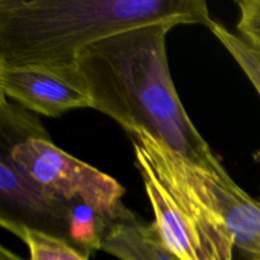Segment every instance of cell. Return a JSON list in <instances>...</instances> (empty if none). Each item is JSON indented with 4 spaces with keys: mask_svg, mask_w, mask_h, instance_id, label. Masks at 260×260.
Masks as SVG:
<instances>
[{
    "mask_svg": "<svg viewBox=\"0 0 260 260\" xmlns=\"http://www.w3.org/2000/svg\"><path fill=\"white\" fill-rule=\"evenodd\" d=\"M175 22L140 25L84 48L76 66L93 109L127 134L145 129L179 156L207 167L216 155L198 132L177 93L167 55Z\"/></svg>",
    "mask_w": 260,
    "mask_h": 260,
    "instance_id": "1",
    "label": "cell"
},
{
    "mask_svg": "<svg viewBox=\"0 0 260 260\" xmlns=\"http://www.w3.org/2000/svg\"><path fill=\"white\" fill-rule=\"evenodd\" d=\"M160 22L213 19L205 0H0V66L78 75V56L112 35Z\"/></svg>",
    "mask_w": 260,
    "mask_h": 260,
    "instance_id": "2",
    "label": "cell"
},
{
    "mask_svg": "<svg viewBox=\"0 0 260 260\" xmlns=\"http://www.w3.org/2000/svg\"><path fill=\"white\" fill-rule=\"evenodd\" d=\"M29 177L62 201L81 200L109 222L131 210L123 205L124 188L113 177L56 146L51 137H29L18 144L0 142Z\"/></svg>",
    "mask_w": 260,
    "mask_h": 260,
    "instance_id": "3",
    "label": "cell"
},
{
    "mask_svg": "<svg viewBox=\"0 0 260 260\" xmlns=\"http://www.w3.org/2000/svg\"><path fill=\"white\" fill-rule=\"evenodd\" d=\"M165 149L190 189L223 218L234 239V260H260V200L238 185L218 157L203 167Z\"/></svg>",
    "mask_w": 260,
    "mask_h": 260,
    "instance_id": "4",
    "label": "cell"
},
{
    "mask_svg": "<svg viewBox=\"0 0 260 260\" xmlns=\"http://www.w3.org/2000/svg\"><path fill=\"white\" fill-rule=\"evenodd\" d=\"M0 221L68 240V203L36 182L0 146Z\"/></svg>",
    "mask_w": 260,
    "mask_h": 260,
    "instance_id": "5",
    "label": "cell"
},
{
    "mask_svg": "<svg viewBox=\"0 0 260 260\" xmlns=\"http://www.w3.org/2000/svg\"><path fill=\"white\" fill-rule=\"evenodd\" d=\"M0 91L22 108L46 117L93 108V99L80 74L71 75L38 66H0Z\"/></svg>",
    "mask_w": 260,
    "mask_h": 260,
    "instance_id": "6",
    "label": "cell"
},
{
    "mask_svg": "<svg viewBox=\"0 0 260 260\" xmlns=\"http://www.w3.org/2000/svg\"><path fill=\"white\" fill-rule=\"evenodd\" d=\"M102 250L118 260H179L165 248L154 222L134 211L112 223Z\"/></svg>",
    "mask_w": 260,
    "mask_h": 260,
    "instance_id": "7",
    "label": "cell"
},
{
    "mask_svg": "<svg viewBox=\"0 0 260 260\" xmlns=\"http://www.w3.org/2000/svg\"><path fill=\"white\" fill-rule=\"evenodd\" d=\"M66 203L69 207V243L86 255L102 250L112 222L78 198Z\"/></svg>",
    "mask_w": 260,
    "mask_h": 260,
    "instance_id": "8",
    "label": "cell"
},
{
    "mask_svg": "<svg viewBox=\"0 0 260 260\" xmlns=\"http://www.w3.org/2000/svg\"><path fill=\"white\" fill-rule=\"evenodd\" d=\"M0 225L24 243L29 254L28 260H89V255L62 238L48 235L19 223L0 221Z\"/></svg>",
    "mask_w": 260,
    "mask_h": 260,
    "instance_id": "9",
    "label": "cell"
},
{
    "mask_svg": "<svg viewBox=\"0 0 260 260\" xmlns=\"http://www.w3.org/2000/svg\"><path fill=\"white\" fill-rule=\"evenodd\" d=\"M208 29L233 56L260 96V53L238 33L231 32L225 25L216 20H213Z\"/></svg>",
    "mask_w": 260,
    "mask_h": 260,
    "instance_id": "10",
    "label": "cell"
},
{
    "mask_svg": "<svg viewBox=\"0 0 260 260\" xmlns=\"http://www.w3.org/2000/svg\"><path fill=\"white\" fill-rule=\"evenodd\" d=\"M238 35L260 53V0H236Z\"/></svg>",
    "mask_w": 260,
    "mask_h": 260,
    "instance_id": "11",
    "label": "cell"
},
{
    "mask_svg": "<svg viewBox=\"0 0 260 260\" xmlns=\"http://www.w3.org/2000/svg\"><path fill=\"white\" fill-rule=\"evenodd\" d=\"M0 260H24L17 255L15 253L10 251L9 249L5 248V246H2L0 248Z\"/></svg>",
    "mask_w": 260,
    "mask_h": 260,
    "instance_id": "12",
    "label": "cell"
},
{
    "mask_svg": "<svg viewBox=\"0 0 260 260\" xmlns=\"http://www.w3.org/2000/svg\"><path fill=\"white\" fill-rule=\"evenodd\" d=\"M259 200H260V198H259Z\"/></svg>",
    "mask_w": 260,
    "mask_h": 260,
    "instance_id": "13",
    "label": "cell"
}]
</instances>
